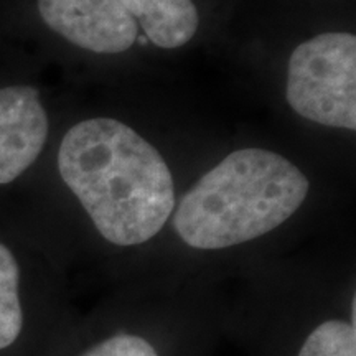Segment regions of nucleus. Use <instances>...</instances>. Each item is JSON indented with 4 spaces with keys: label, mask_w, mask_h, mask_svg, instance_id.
<instances>
[{
    "label": "nucleus",
    "mask_w": 356,
    "mask_h": 356,
    "mask_svg": "<svg viewBox=\"0 0 356 356\" xmlns=\"http://www.w3.org/2000/svg\"><path fill=\"white\" fill-rule=\"evenodd\" d=\"M139 42H140V43H147V38H145V37H140Z\"/></svg>",
    "instance_id": "obj_10"
},
{
    "label": "nucleus",
    "mask_w": 356,
    "mask_h": 356,
    "mask_svg": "<svg viewBox=\"0 0 356 356\" xmlns=\"http://www.w3.org/2000/svg\"><path fill=\"white\" fill-rule=\"evenodd\" d=\"M310 184L299 167L264 149L234 150L178 203L173 228L195 249H225L279 228Z\"/></svg>",
    "instance_id": "obj_2"
},
{
    "label": "nucleus",
    "mask_w": 356,
    "mask_h": 356,
    "mask_svg": "<svg viewBox=\"0 0 356 356\" xmlns=\"http://www.w3.org/2000/svg\"><path fill=\"white\" fill-rule=\"evenodd\" d=\"M134 20L139 22L145 38L159 48L184 47L197 33L200 15L191 0H119Z\"/></svg>",
    "instance_id": "obj_6"
},
{
    "label": "nucleus",
    "mask_w": 356,
    "mask_h": 356,
    "mask_svg": "<svg viewBox=\"0 0 356 356\" xmlns=\"http://www.w3.org/2000/svg\"><path fill=\"white\" fill-rule=\"evenodd\" d=\"M83 356H159L149 341L136 335H115L92 346Z\"/></svg>",
    "instance_id": "obj_9"
},
{
    "label": "nucleus",
    "mask_w": 356,
    "mask_h": 356,
    "mask_svg": "<svg viewBox=\"0 0 356 356\" xmlns=\"http://www.w3.org/2000/svg\"><path fill=\"white\" fill-rule=\"evenodd\" d=\"M286 97L304 119L355 131V35L322 33L300 43L289 58Z\"/></svg>",
    "instance_id": "obj_3"
},
{
    "label": "nucleus",
    "mask_w": 356,
    "mask_h": 356,
    "mask_svg": "<svg viewBox=\"0 0 356 356\" xmlns=\"http://www.w3.org/2000/svg\"><path fill=\"white\" fill-rule=\"evenodd\" d=\"M20 270L10 249L0 244V350L8 348L24 327L19 297Z\"/></svg>",
    "instance_id": "obj_7"
},
{
    "label": "nucleus",
    "mask_w": 356,
    "mask_h": 356,
    "mask_svg": "<svg viewBox=\"0 0 356 356\" xmlns=\"http://www.w3.org/2000/svg\"><path fill=\"white\" fill-rule=\"evenodd\" d=\"M299 356H356L355 325L328 320L310 333Z\"/></svg>",
    "instance_id": "obj_8"
},
{
    "label": "nucleus",
    "mask_w": 356,
    "mask_h": 356,
    "mask_svg": "<svg viewBox=\"0 0 356 356\" xmlns=\"http://www.w3.org/2000/svg\"><path fill=\"white\" fill-rule=\"evenodd\" d=\"M58 170L104 239H152L175 208V185L159 150L126 124L95 118L65 134Z\"/></svg>",
    "instance_id": "obj_1"
},
{
    "label": "nucleus",
    "mask_w": 356,
    "mask_h": 356,
    "mask_svg": "<svg viewBox=\"0 0 356 356\" xmlns=\"http://www.w3.org/2000/svg\"><path fill=\"white\" fill-rule=\"evenodd\" d=\"M47 137V111L40 102L37 89H0V185L17 180L33 165Z\"/></svg>",
    "instance_id": "obj_5"
},
{
    "label": "nucleus",
    "mask_w": 356,
    "mask_h": 356,
    "mask_svg": "<svg viewBox=\"0 0 356 356\" xmlns=\"http://www.w3.org/2000/svg\"><path fill=\"white\" fill-rule=\"evenodd\" d=\"M42 20L83 50L115 55L137 40V22L119 0H38Z\"/></svg>",
    "instance_id": "obj_4"
}]
</instances>
